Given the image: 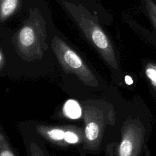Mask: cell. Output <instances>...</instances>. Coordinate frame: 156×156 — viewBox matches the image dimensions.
I'll return each instance as SVG.
<instances>
[{
	"mask_svg": "<svg viewBox=\"0 0 156 156\" xmlns=\"http://www.w3.org/2000/svg\"><path fill=\"white\" fill-rule=\"evenodd\" d=\"M14 28L0 25V48L7 58L14 57L25 63L46 62L54 57L51 40L56 27L46 0H23Z\"/></svg>",
	"mask_w": 156,
	"mask_h": 156,
	"instance_id": "cell-1",
	"label": "cell"
},
{
	"mask_svg": "<svg viewBox=\"0 0 156 156\" xmlns=\"http://www.w3.org/2000/svg\"><path fill=\"white\" fill-rule=\"evenodd\" d=\"M70 18L82 38L112 70L119 68L114 40L83 0H55Z\"/></svg>",
	"mask_w": 156,
	"mask_h": 156,
	"instance_id": "cell-2",
	"label": "cell"
},
{
	"mask_svg": "<svg viewBox=\"0 0 156 156\" xmlns=\"http://www.w3.org/2000/svg\"><path fill=\"white\" fill-rule=\"evenodd\" d=\"M51 49L65 73L74 74L86 85H98L96 76L82 54L57 27L52 34Z\"/></svg>",
	"mask_w": 156,
	"mask_h": 156,
	"instance_id": "cell-3",
	"label": "cell"
},
{
	"mask_svg": "<svg viewBox=\"0 0 156 156\" xmlns=\"http://www.w3.org/2000/svg\"><path fill=\"white\" fill-rule=\"evenodd\" d=\"M85 143L88 149H96L101 143L104 131L110 119V113L96 105L83 106Z\"/></svg>",
	"mask_w": 156,
	"mask_h": 156,
	"instance_id": "cell-4",
	"label": "cell"
},
{
	"mask_svg": "<svg viewBox=\"0 0 156 156\" xmlns=\"http://www.w3.org/2000/svg\"><path fill=\"white\" fill-rule=\"evenodd\" d=\"M23 0H0V25L17 18L21 12Z\"/></svg>",
	"mask_w": 156,
	"mask_h": 156,
	"instance_id": "cell-5",
	"label": "cell"
},
{
	"mask_svg": "<svg viewBox=\"0 0 156 156\" xmlns=\"http://www.w3.org/2000/svg\"><path fill=\"white\" fill-rule=\"evenodd\" d=\"M92 12L104 26H110L113 22V16L102 4L101 0H83Z\"/></svg>",
	"mask_w": 156,
	"mask_h": 156,
	"instance_id": "cell-6",
	"label": "cell"
},
{
	"mask_svg": "<svg viewBox=\"0 0 156 156\" xmlns=\"http://www.w3.org/2000/svg\"><path fill=\"white\" fill-rule=\"evenodd\" d=\"M37 130L45 138L53 141H60L63 139L65 140L66 132L59 127H51L44 126H38Z\"/></svg>",
	"mask_w": 156,
	"mask_h": 156,
	"instance_id": "cell-7",
	"label": "cell"
},
{
	"mask_svg": "<svg viewBox=\"0 0 156 156\" xmlns=\"http://www.w3.org/2000/svg\"><path fill=\"white\" fill-rule=\"evenodd\" d=\"M63 111L67 116L72 119H77L81 115V108L74 100H69L65 103Z\"/></svg>",
	"mask_w": 156,
	"mask_h": 156,
	"instance_id": "cell-8",
	"label": "cell"
},
{
	"mask_svg": "<svg viewBox=\"0 0 156 156\" xmlns=\"http://www.w3.org/2000/svg\"><path fill=\"white\" fill-rule=\"evenodd\" d=\"M144 3L148 16L156 30V4L152 0H144Z\"/></svg>",
	"mask_w": 156,
	"mask_h": 156,
	"instance_id": "cell-9",
	"label": "cell"
},
{
	"mask_svg": "<svg viewBox=\"0 0 156 156\" xmlns=\"http://www.w3.org/2000/svg\"><path fill=\"white\" fill-rule=\"evenodd\" d=\"M65 140L69 143H76L79 141V136L75 132L70 129L66 132Z\"/></svg>",
	"mask_w": 156,
	"mask_h": 156,
	"instance_id": "cell-10",
	"label": "cell"
},
{
	"mask_svg": "<svg viewBox=\"0 0 156 156\" xmlns=\"http://www.w3.org/2000/svg\"><path fill=\"white\" fill-rule=\"evenodd\" d=\"M30 156H44L43 151L35 143H30Z\"/></svg>",
	"mask_w": 156,
	"mask_h": 156,
	"instance_id": "cell-11",
	"label": "cell"
},
{
	"mask_svg": "<svg viewBox=\"0 0 156 156\" xmlns=\"http://www.w3.org/2000/svg\"><path fill=\"white\" fill-rule=\"evenodd\" d=\"M7 62L6 54L4 50L0 48V71H2L3 68L5 66Z\"/></svg>",
	"mask_w": 156,
	"mask_h": 156,
	"instance_id": "cell-12",
	"label": "cell"
},
{
	"mask_svg": "<svg viewBox=\"0 0 156 156\" xmlns=\"http://www.w3.org/2000/svg\"><path fill=\"white\" fill-rule=\"evenodd\" d=\"M146 74L150 79L156 84V71L154 68L149 67L146 69Z\"/></svg>",
	"mask_w": 156,
	"mask_h": 156,
	"instance_id": "cell-13",
	"label": "cell"
},
{
	"mask_svg": "<svg viewBox=\"0 0 156 156\" xmlns=\"http://www.w3.org/2000/svg\"><path fill=\"white\" fill-rule=\"evenodd\" d=\"M125 82L128 85H131L133 83V80L129 76H126L125 77Z\"/></svg>",
	"mask_w": 156,
	"mask_h": 156,
	"instance_id": "cell-14",
	"label": "cell"
}]
</instances>
